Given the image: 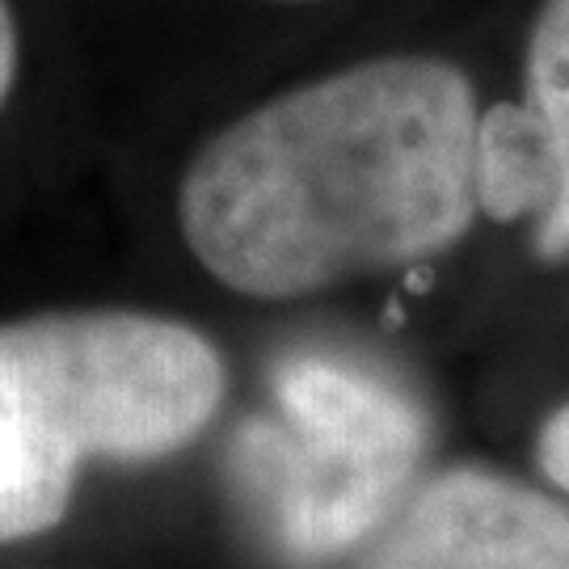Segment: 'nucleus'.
Instances as JSON below:
<instances>
[{
	"label": "nucleus",
	"mask_w": 569,
	"mask_h": 569,
	"mask_svg": "<svg viewBox=\"0 0 569 569\" xmlns=\"http://www.w3.org/2000/svg\"><path fill=\"white\" fill-rule=\"evenodd\" d=\"M528 106L545 119L561 157V194L540 216L536 244L545 258H569V0H549L531 30Z\"/></svg>",
	"instance_id": "nucleus-6"
},
{
	"label": "nucleus",
	"mask_w": 569,
	"mask_h": 569,
	"mask_svg": "<svg viewBox=\"0 0 569 569\" xmlns=\"http://www.w3.org/2000/svg\"><path fill=\"white\" fill-rule=\"evenodd\" d=\"M13 72H18V26H13L9 4L0 0V106L13 89Z\"/></svg>",
	"instance_id": "nucleus-8"
},
{
	"label": "nucleus",
	"mask_w": 569,
	"mask_h": 569,
	"mask_svg": "<svg viewBox=\"0 0 569 569\" xmlns=\"http://www.w3.org/2000/svg\"><path fill=\"white\" fill-rule=\"evenodd\" d=\"M472 131V84L427 56L291 89L186 169V244L220 283L262 300L422 262L477 211Z\"/></svg>",
	"instance_id": "nucleus-1"
},
{
	"label": "nucleus",
	"mask_w": 569,
	"mask_h": 569,
	"mask_svg": "<svg viewBox=\"0 0 569 569\" xmlns=\"http://www.w3.org/2000/svg\"><path fill=\"white\" fill-rule=\"evenodd\" d=\"M540 468L549 472L561 489H569V406L552 418L540 435Z\"/></svg>",
	"instance_id": "nucleus-7"
},
{
	"label": "nucleus",
	"mask_w": 569,
	"mask_h": 569,
	"mask_svg": "<svg viewBox=\"0 0 569 569\" xmlns=\"http://www.w3.org/2000/svg\"><path fill=\"white\" fill-rule=\"evenodd\" d=\"M427 451V413L359 359L300 350L274 367V413L232 439V481L270 552L326 566L385 528Z\"/></svg>",
	"instance_id": "nucleus-3"
},
{
	"label": "nucleus",
	"mask_w": 569,
	"mask_h": 569,
	"mask_svg": "<svg viewBox=\"0 0 569 569\" xmlns=\"http://www.w3.org/2000/svg\"><path fill=\"white\" fill-rule=\"evenodd\" d=\"M363 569H569V510L489 472L430 481Z\"/></svg>",
	"instance_id": "nucleus-4"
},
{
	"label": "nucleus",
	"mask_w": 569,
	"mask_h": 569,
	"mask_svg": "<svg viewBox=\"0 0 569 569\" xmlns=\"http://www.w3.org/2000/svg\"><path fill=\"white\" fill-rule=\"evenodd\" d=\"M224 397L203 333L140 312L0 326V545L56 528L84 460L186 448Z\"/></svg>",
	"instance_id": "nucleus-2"
},
{
	"label": "nucleus",
	"mask_w": 569,
	"mask_h": 569,
	"mask_svg": "<svg viewBox=\"0 0 569 569\" xmlns=\"http://www.w3.org/2000/svg\"><path fill=\"white\" fill-rule=\"evenodd\" d=\"M472 194L493 220L545 216L561 194V157L545 119L519 102L486 110L472 131Z\"/></svg>",
	"instance_id": "nucleus-5"
}]
</instances>
